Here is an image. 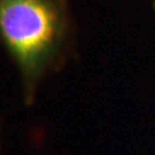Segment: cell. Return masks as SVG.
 <instances>
[{"label":"cell","instance_id":"6da1fadb","mask_svg":"<svg viewBox=\"0 0 155 155\" xmlns=\"http://www.w3.org/2000/svg\"><path fill=\"white\" fill-rule=\"evenodd\" d=\"M69 0H0V45L16 70L23 99L67 62L75 36Z\"/></svg>","mask_w":155,"mask_h":155},{"label":"cell","instance_id":"7a4b0ae2","mask_svg":"<svg viewBox=\"0 0 155 155\" xmlns=\"http://www.w3.org/2000/svg\"><path fill=\"white\" fill-rule=\"evenodd\" d=\"M153 2H154V5H155V0H153Z\"/></svg>","mask_w":155,"mask_h":155}]
</instances>
